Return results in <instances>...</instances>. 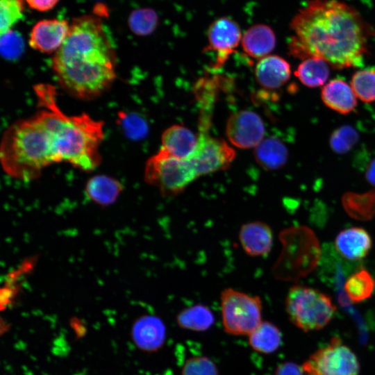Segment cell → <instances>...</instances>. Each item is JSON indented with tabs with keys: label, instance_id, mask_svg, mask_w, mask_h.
Returning a JSON list of instances; mask_svg holds the SVG:
<instances>
[{
	"label": "cell",
	"instance_id": "2e32d148",
	"mask_svg": "<svg viewBox=\"0 0 375 375\" xmlns=\"http://www.w3.org/2000/svg\"><path fill=\"white\" fill-rule=\"evenodd\" d=\"M291 75L290 64L276 55L265 56L257 62L255 76L258 83L263 88L275 90L287 83Z\"/></svg>",
	"mask_w": 375,
	"mask_h": 375
},
{
	"label": "cell",
	"instance_id": "836d02e7",
	"mask_svg": "<svg viewBox=\"0 0 375 375\" xmlns=\"http://www.w3.org/2000/svg\"><path fill=\"white\" fill-rule=\"evenodd\" d=\"M274 375H304V372L297 364L285 362L278 365Z\"/></svg>",
	"mask_w": 375,
	"mask_h": 375
},
{
	"label": "cell",
	"instance_id": "8fae6325",
	"mask_svg": "<svg viewBox=\"0 0 375 375\" xmlns=\"http://www.w3.org/2000/svg\"><path fill=\"white\" fill-rule=\"evenodd\" d=\"M265 131L260 116L247 110L231 115L226 128L228 140L240 149L256 148L264 140Z\"/></svg>",
	"mask_w": 375,
	"mask_h": 375
},
{
	"label": "cell",
	"instance_id": "603a6c76",
	"mask_svg": "<svg viewBox=\"0 0 375 375\" xmlns=\"http://www.w3.org/2000/svg\"><path fill=\"white\" fill-rule=\"evenodd\" d=\"M249 344L257 352L272 353L282 344V333L274 324L262 321L258 326L248 335Z\"/></svg>",
	"mask_w": 375,
	"mask_h": 375
},
{
	"label": "cell",
	"instance_id": "cb8c5ba5",
	"mask_svg": "<svg viewBox=\"0 0 375 375\" xmlns=\"http://www.w3.org/2000/svg\"><path fill=\"white\" fill-rule=\"evenodd\" d=\"M214 322L215 317L211 310L201 304L182 310L176 316L178 326L193 331H206Z\"/></svg>",
	"mask_w": 375,
	"mask_h": 375
},
{
	"label": "cell",
	"instance_id": "52a82bcc",
	"mask_svg": "<svg viewBox=\"0 0 375 375\" xmlns=\"http://www.w3.org/2000/svg\"><path fill=\"white\" fill-rule=\"evenodd\" d=\"M224 330L234 335H249L262 321V305L258 296H251L231 288L220 297Z\"/></svg>",
	"mask_w": 375,
	"mask_h": 375
},
{
	"label": "cell",
	"instance_id": "5bb4252c",
	"mask_svg": "<svg viewBox=\"0 0 375 375\" xmlns=\"http://www.w3.org/2000/svg\"><path fill=\"white\" fill-rule=\"evenodd\" d=\"M239 240L244 252L251 256H265L272 247L273 233L265 222L254 221L242 225Z\"/></svg>",
	"mask_w": 375,
	"mask_h": 375
},
{
	"label": "cell",
	"instance_id": "30bf717a",
	"mask_svg": "<svg viewBox=\"0 0 375 375\" xmlns=\"http://www.w3.org/2000/svg\"><path fill=\"white\" fill-rule=\"evenodd\" d=\"M208 44L205 51L216 53L215 67H220L233 53L242 40L239 24L229 17H221L210 25L208 33Z\"/></svg>",
	"mask_w": 375,
	"mask_h": 375
},
{
	"label": "cell",
	"instance_id": "9c48e42d",
	"mask_svg": "<svg viewBox=\"0 0 375 375\" xmlns=\"http://www.w3.org/2000/svg\"><path fill=\"white\" fill-rule=\"evenodd\" d=\"M235 157L234 149L224 140L210 136L201 130L194 152L187 160L199 176L228 168Z\"/></svg>",
	"mask_w": 375,
	"mask_h": 375
},
{
	"label": "cell",
	"instance_id": "4dcf8cb0",
	"mask_svg": "<svg viewBox=\"0 0 375 375\" xmlns=\"http://www.w3.org/2000/svg\"><path fill=\"white\" fill-rule=\"evenodd\" d=\"M181 375H219L215 363L203 356L188 359L181 369Z\"/></svg>",
	"mask_w": 375,
	"mask_h": 375
},
{
	"label": "cell",
	"instance_id": "44dd1931",
	"mask_svg": "<svg viewBox=\"0 0 375 375\" xmlns=\"http://www.w3.org/2000/svg\"><path fill=\"white\" fill-rule=\"evenodd\" d=\"M122 190V185L106 175L92 176L85 186L88 197L95 203L103 206L115 202Z\"/></svg>",
	"mask_w": 375,
	"mask_h": 375
},
{
	"label": "cell",
	"instance_id": "d590c367",
	"mask_svg": "<svg viewBox=\"0 0 375 375\" xmlns=\"http://www.w3.org/2000/svg\"><path fill=\"white\" fill-rule=\"evenodd\" d=\"M365 177L368 183L375 187V158L367 166Z\"/></svg>",
	"mask_w": 375,
	"mask_h": 375
},
{
	"label": "cell",
	"instance_id": "f546056e",
	"mask_svg": "<svg viewBox=\"0 0 375 375\" xmlns=\"http://www.w3.org/2000/svg\"><path fill=\"white\" fill-rule=\"evenodd\" d=\"M358 138V133L354 128L349 125H344L332 133L329 139V144L335 153L343 154L353 147Z\"/></svg>",
	"mask_w": 375,
	"mask_h": 375
},
{
	"label": "cell",
	"instance_id": "d6a6232c",
	"mask_svg": "<svg viewBox=\"0 0 375 375\" xmlns=\"http://www.w3.org/2000/svg\"><path fill=\"white\" fill-rule=\"evenodd\" d=\"M120 119L126 135L133 139L143 138L147 133V124L140 116L135 114H122Z\"/></svg>",
	"mask_w": 375,
	"mask_h": 375
},
{
	"label": "cell",
	"instance_id": "4fadbf2b",
	"mask_svg": "<svg viewBox=\"0 0 375 375\" xmlns=\"http://www.w3.org/2000/svg\"><path fill=\"white\" fill-rule=\"evenodd\" d=\"M131 337L138 349L146 352H154L165 344L166 326L160 318L144 315L133 324Z\"/></svg>",
	"mask_w": 375,
	"mask_h": 375
},
{
	"label": "cell",
	"instance_id": "ffe728a7",
	"mask_svg": "<svg viewBox=\"0 0 375 375\" xmlns=\"http://www.w3.org/2000/svg\"><path fill=\"white\" fill-rule=\"evenodd\" d=\"M257 163L266 170L281 168L287 162L288 151L285 144L278 138L264 139L254 150Z\"/></svg>",
	"mask_w": 375,
	"mask_h": 375
},
{
	"label": "cell",
	"instance_id": "7402d4cb",
	"mask_svg": "<svg viewBox=\"0 0 375 375\" xmlns=\"http://www.w3.org/2000/svg\"><path fill=\"white\" fill-rule=\"evenodd\" d=\"M342 203L351 217L360 221L370 220L375 215V189L361 194L346 192L342 197Z\"/></svg>",
	"mask_w": 375,
	"mask_h": 375
},
{
	"label": "cell",
	"instance_id": "1f68e13d",
	"mask_svg": "<svg viewBox=\"0 0 375 375\" xmlns=\"http://www.w3.org/2000/svg\"><path fill=\"white\" fill-rule=\"evenodd\" d=\"M24 42L20 35L12 30L1 35V51L9 59L16 58L22 53Z\"/></svg>",
	"mask_w": 375,
	"mask_h": 375
},
{
	"label": "cell",
	"instance_id": "9a60e30c",
	"mask_svg": "<svg viewBox=\"0 0 375 375\" xmlns=\"http://www.w3.org/2000/svg\"><path fill=\"white\" fill-rule=\"evenodd\" d=\"M372 246L371 236L360 227H351L340 231L335 238V247L338 253L349 260L364 258Z\"/></svg>",
	"mask_w": 375,
	"mask_h": 375
},
{
	"label": "cell",
	"instance_id": "5b68a950",
	"mask_svg": "<svg viewBox=\"0 0 375 375\" xmlns=\"http://www.w3.org/2000/svg\"><path fill=\"white\" fill-rule=\"evenodd\" d=\"M285 306L291 322L306 332L325 327L337 309L328 294L301 285L289 289Z\"/></svg>",
	"mask_w": 375,
	"mask_h": 375
},
{
	"label": "cell",
	"instance_id": "f1b7e54d",
	"mask_svg": "<svg viewBox=\"0 0 375 375\" xmlns=\"http://www.w3.org/2000/svg\"><path fill=\"white\" fill-rule=\"evenodd\" d=\"M24 0H0V32L3 35L22 19Z\"/></svg>",
	"mask_w": 375,
	"mask_h": 375
},
{
	"label": "cell",
	"instance_id": "4316f807",
	"mask_svg": "<svg viewBox=\"0 0 375 375\" xmlns=\"http://www.w3.org/2000/svg\"><path fill=\"white\" fill-rule=\"evenodd\" d=\"M356 97L369 103L375 101V69L370 67L356 72L351 81Z\"/></svg>",
	"mask_w": 375,
	"mask_h": 375
},
{
	"label": "cell",
	"instance_id": "e575fe53",
	"mask_svg": "<svg viewBox=\"0 0 375 375\" xmlns=\"http://www.w3.org/2000/svg\"><path fill=\"white\" fill-rule=\"evenodd\" d=\"M28 6L39 11H47L55 6L58 0H26Z\"/></svg>",
	"mask_w": 375,
	"mask_h": 375
},
{
	"label": "cell",
	"instance_id": "3957f363",
	"mask_svg": "<svg viewBox=\"0 0 375 375\" xmlns=\"http://www.w3.org/2000/svg\"><path fill=\"white\" fill-rule=\"evenodd\" d=\"M114 43L101 19L86 15L69 25L54 53L51 68L60 85L72 96L89 100L106 92L116 78Z\"/></svg>",
	"mask_w": 375,
	"mask_h": 375
},
{
	"label": "cell",
	"instance_id": "7c38bea8",
	"mask_svg": "<svg viewBox=\"0 0 375 375\" xmlns=\"http://www.w3.org/2000/svg\"><path fill=\"white\" fill-rule=\"evenodd\" d=\"M69 25L66 20L56 19L38 22L31 30L30 46L42 53H56L65 42Z\"/></svg>",
	"mask_w": 375,
	"mask_h": 375
},
{
	"label": "cell",
	"instance_id": "d4e9b609",
	"mask_svg": "<svg viewBox=\"0 0 375 375\" xmlns=\"http://www.w3.org/2000/svg\"><path fill=\"white\" fill-rule=\"evenodd\" d=\"M328 63L322 59L311 57L305 59L297 67L295 76L306 86H322L329 76Z\"/></svg>",
	"mask_w": 375,
	"mask_h": 375
},
{
	"label": "cell",
	"instance_id": "277c9868",
	"mask_svg": "<svg viewBox=\"0 0 375 375\" xmlns=\"http://www.w3.org/2000/svg\"><path fill=\"white\" fill-rule=\"evenodd\" d=\"M280 240L283 250L274 267L277 278L296 281L317 267L322 251L310 228L304 226L288 228L281 232Z\"/></svg>",
	"mask_w": 375,
	"mask_h": 375
},
{
	"label": "cell",
	"instance_id": "6da1fadb",
	"mask_svg": "<svg viewBox=\"0 0 375 375\" xmlns=\"http://www.w3.org/2000/svg\"><path fill=\"white\" fill-rule=\"evenodd\" d=\"M34 90L40 109L12 124L3 135L0 159L6 173L31 181L56 162H67L88 172L97 167L103 122L86 113H64L56 101V89L49 84H38Z\"/></svg>",
	"mask_w": 375,
	"mask_h": 375
},
{
	"label": "cell",
	"instance_id": "ac0fdd59",
	"mask_svg": "<svg viewBox=\"0 0 375 375\" xmlns=\"http://www.w3.org/2000/svg\"><path fill=\"white\" fill-rule=\"evenodd\" d=\"M276 35L268 25L257 24L250 26L242 37L244 51L253 58L269 56L276 46Z\"/></svg>",
	"mask_w": 375,
	"mask_h": 375
},
{
	"label": "cell",
	"instance_id": "8992f818",
	"mask_svg": "<svg viewBox=\"0 0 375 375\" xmlns=\"http://www.w3.org/2000/svg\"><path fill=\"white\" fill-rule=\"evenodd\" d=\"M197 177L188 160L176 158L162 147L145 164L144 181L165 197L178 195Z\"/></svg>",
	"mask_w": 375,
	"mask_h": 375
},
{
	"label": "cell",
	"instance_id": "7a4b0ae2",
	"mask_svg": "<svg viewBox=\"0 0 375 375\" xmlns=\"http://www.w3.org/2000/svg\"><path fill=\"white\" fill-rule=\"evenodd\" d=\"M290 27L294 33L289 42L290 54L318 58L338 69L362 66L375 33L354 8L339 0H311Z\"/></svg>",
	"mask_w": 375,
	"mask_h": 375
},
{
	"label": "cell",
	"instance_id": "83f0119b",
	"mask_svg": "<svg viewBox=\"0 0 375 375\" xmlns=\"http://www.w3.org/2000/svg\"><path fill=\"white\" fill-rule=\"evenodd\" d=\"M158 24V14L152 8L135 10L128 18V25L131 30L140 36L151 34L157 28Z\"/></svg>",
	"mask_w": 375,
	"mask_h": 375
},
{
	"label": "cell",
	"instance_id": "484cf974",
	"mask_svg": "<svg viewBox=\"0 0 375 375\" xmlns=\"http://www.w3.org/2000/svg\"><path fill=\"white\" fill-rule=\"evenodd\" d=\"M344 290L350 301L360 303L372 297L375 290V280L368 271L360 268L347 278Z\"/></svg>",
	"mask_w": 375,
	"mask_h": 375
},
{
	"label": "cell",
	"instance_id": "ba28073f",
	"mask_svg": "<svg viewBox=\"0 0 375 375\" xmlns=\"http://www.w3.org/2000/svg\"><path fill=\"white\" fill-rule=\"evenodd\" d=\"M306 375H360V363L353 351L342 340L333 338L303 362Z\"/></svg>",
	"mask_w": 375,
	"mask_h": 375
},
{
	"label": "cell",
	"instance_id": "e0dca14e",
	"mask_svg": "<svg viewBox=\"0 0 375 375\" xmlns=\"http://www.w3.org/2000/svg\"><path fill=\"white\" fill-rule=\"evenodd\" d=\"M198 136L185 126L176 124L167 128L162 134V148L173 156L188 160L196 149Z\"/></svg>",
	"mask_w": 375,
	"mask_h": 375
},
{
	"label": "cell",
	"instance_id": "d6986e66",
	"mask_svg": "<svg viewBox=\"0 0 375 375\" xmlns=\"http://www.w3.org/2000/svg\"><path fill=\"white\" fill-rule=\"evenodd\" d=\"M321 97L327 107L341 114L351 112L357 104L351 87L340 78L326 83L322 90Z\"/></svg>",
	"mask_w": 375,
	"mask_h": 375
}]
</instances>
